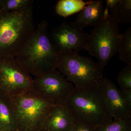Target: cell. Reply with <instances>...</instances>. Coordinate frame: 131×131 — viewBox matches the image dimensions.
<instances>
[{"label":"cell","mask_w":131,"mask_h":131,"mask_svg":"<svg viewBox=\"0 0 131 131\" xmlns=\"http://www.w3.org/2000/svg\"><path fill=\"white\" fill-rule=\"evenodd\" d=\"M59 54L50 37L49 24L44 20L38 25L15 57L31 75L36 77L56 70Z\"/></svg>","instance_id":"cell-1"},{"label":"cell","mask_w":131,"mask_h":131,"mask_svg":"<svg viewBox=\"0 0 131 131\" xmlns=\"http://www.w3.org/2000/svg\"><path fill=\"white\" fill-rule=\"evenodd\" d=\"M76 122L96 128L112 121L101 87L74 88L65 103Z\"/></svg>","instance_id":"cell-2"},{"label":"cell","mask_w":131,"mask_h":131,"mask_svg":"<svg viewBox=\"0 0 131 131\" xmlns=\"http://www.w3.org/2000/svg\"><path fill=\"white\" fill-rule=\"evenodd\" d=\"M32 6L15 12L0 10V56L15 57L35 30Z\"/></svg>","instance_id":"cell-3"},{"label":"cell","mask_w":131,"mask_h":131,"mask_svg":"<svg viewBox=\"0 0 131 131\" xmlns=\"http://www.w3.org/2000/svg\"><path fill=\"white\" fill-rule=\"evenodd\" d=\"M57 69L74 88L101 87L104 68L90 58L73 51L59 52Z\"/></svg>","instance_id":"cell-4"},{"label":"cell","mask_w":131,"mask_h":131,"mask_svg":"<svg viewBox=\"0 0 131 131\" xmlns=\"http://www.w3.org/2000/svg\"><path fill=\"white\" fill-rule=\"evenodd\" d=\"M8 100L16 120V131H41L56 105L32 90Z\"/></svg>","instance_id":"cell-5"},{"label":"cell","mask_w":131,"mask_h":131,"mask_svg":"<svg viewBox=\"0 0 131 131\" xmlns=\"http://www.w3.org/2000/svg\"><path fill=\"white\" fill-rule=\"evenodd\" d=\"M102 20L91 30L86 50L98 59V63L104 68L118 52L122 34L119 24L109 13L108 8Z\"/></svg>","instance_id":"cell-6"},{"label":"cell","mask_w":131,"mask_h":131,"mask_svg":"<svg viewBox=\"0 0 131 131\" xmlns=\"http://www.w3.org/2000/svg\"><path fill=\"white\" fill-rule=\"evenodd\" d=\"M33 78L13 56H0V96L9 99L32 90Z\"/></svg>","instance_id":"cell-7"},{"label":"cell","mask_w":131,"mask_h":131,"mask_svg":"<svg viewBox=\"0 0 131 131\" xmlns=\"http://www.w3.org/2000/svg\"><path fill=\"white\" fill-rule=\"evenodd\" d=\"M74 88L71 83L56 70L34 78L32 90L58 105L65 103Z\"/></svg>","instance_id":"cell-8"},{"label":"cell","mask_w":131,"mask_h":131,"mask_svg":"<svg viewBox=\"0 0 131 131\" xmlns=\"http://www.w3.org/2000/svg\"><path fill=\"white\" fill-rule=\"evenodd\" d=\"M52 43L59 52L86 50L89 34L72 22L64 21L49 31Z\"/></svg>","instance_id":"cell-9"},{"label":"cell","mask_w":131,"mask_h":131,"mask_svg":"<svg viewBox=\"0 0 131 131\" xmlns=\"http://www.w3.org/2000/svg\"><path fill=\"white\" fill-rule=\"evenodd\" d=\"M108 112L113 120L131 118V110L127 106L122 91L111 80L104 78L101 85Z\"/></svg>","instance_id":"cell-10"},{"label":"cell","mask_w":131,"mask_h":131,"mask_svg":"<svg viewBox=\"0 0 131 131\" xmlns=\"http://www.w3.org/2000/svg\"><path fill=\"white\" fill-rule=\"evenodd\" d=\"M76 121L64 103L56 105L47 116L42 131H70Z\"/></svg>","instance_id":"cell-11"},{"label":"cell","mask_w":131,"mask_h":131,"mask_svg":"<svg viewBox=\"0 0 131 131\" xmlns=\"http://www.w3.org/2000/svg\"><path fill=\"white\" fill-rule=\"evenodd\" d=\"M102 0L92 1L85 7L78 15L77 19L73 24L78 28L83 30L85 27H94L102 20L105 14Z\"/></svg>","instance_id":"cell-12"},{"label":"cell","mask_w":131,"mask_h":131,"mask_svg":"<svg viewBox=\"0 0 131 131\" xmlns=\"http://www.w3.org/2000/svg\"><path fill=\"white\" fill-rule=\"evenodd\" d=\"M107 8L118 24H131V0H107Z\"/></svg>","instance_id":"cell-13"},{"label":"cell","mask_w":131,"mask_h":131,"mask_svg":"<svg viewBox=\"0 0 131 131\" xmlns=\"http://www.w3.org/2000/svg\"><path fill=\"white\" fill-rule=\"evenodd\" d=\"M16 120L8 99L0 96V131H16Z\"/></svg>","instance_id":"cell-14"},{"label":"cell","mask_w":131,"mask_h":131,"mask_svg":"<svg viewBox=\"0 0 131 131\" xmlns=\"http://www.w3.org/2000/svg\"><path fill=\"white\" fill-rule=\"evenodd\" d=\"M92 1H84L82 0H60L56 7L57 14L66 18L71 15L80 12Z\"/></svg>","instance_id":"cell-15"},{"label":"cell","mask_w":131,"mask_h":131,"mask_svg":"<svg viewBox=\"0 0 131 131\" xmlns=\"http://www.w3.org/2000/svg\"><path fill=\"white\" fill-rule=\"evenodd\" d=\"M117 53L120 61L127 65H131V26L121 35Z\"/></svg>","instance_id":"cell-16"},{"label":"cell","mask_w":131,"mask_h":131,"mask_svg":"<svg viewBox=\"0 0 131 131\" xmlns=\"http://www.w3.org/2000/svg\"><path fill=\"white\" fill-rule=\"evenodd\" d=\"M95 131H131V118L113 120L96 128Z\"/></svg>","instance_id":"cell-17"},{"label":"cell","mask_w":131,"mask_h":131,"mask_svg":"<svg viewBox=\"0 0 131 131\" xmlns=\"http://www.w3.org/2000/svg\"><path fill=\"white\" fill-rule=\"evenodd\" d=\"M32 0H3L1 11L11 12H16L32 6Z\"/></svg>","instance_id":"cell-18"},{"label":"cell","mask_w":131,"mask_h":131,"mask_svg":"<svg viewBox=\"0 0 131 131\" xmlns=\"http://www.w3.org/2000/svg\"><path fill=\"white\" fill-rule=\"evenodd\" d=\"M117 82L121 90H131V65H127L120 71L117 77Z\"/></svg>","instance_id":"cell-19"},{"label":"cell","mask_w":131,"mask_h":131,"mask_svg":"<svg viewBox=\"0 0 131 131\" xmlns=\"http://www.w3.org/2000/svg\"><path fill=\"white\" fill-rule=\"evenodd\" d=\"M96 129L86 124L76 122L70 131H95Z\"/></svg>","instance_id":"cell-20"},{"label":"cell","mask_w":131,"mask_h":131,"mask_svg":"<svg viewBox=\"0 0 131 131\" xmlns=\"http://www.w3.org/2000/svg\"><path fill=\"white\" fill-rule=\"evenodd\" d=\"M124 99L127 106L131 110V90L124 89L121 90Z\"/></svg>","instance_id":"cell-21"},{"label":"cell","mask_w":131,"mask_h":131,"mask_svg":"<svg viewBox=\"0 0 131 131\" xmlns=\"http://www.w3.org/2000/svg\"><path fill=\"white\" fill-rule=\"evenodd\" d=\"M3 2V0H0V10L2 8Z\"/></svg>","instance_id":"cell-22"},{"label":"cell","mask_w":131,"mask_h":131,"mask_svg":"<svg viewBox=\"0 0 131 131\" xmlns=\"http://www.w3.org/2000/svg\"></svg>","instance_id":"cell-23"}]
</instances>
